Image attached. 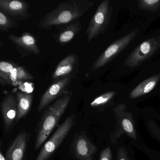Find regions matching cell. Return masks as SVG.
<instances>
[{
	"instance_id": "5b68a950",
	"label": "cell",
	"mask_w": 160,
	"mask_h": 160,
	"mask_svg": "<svg viewBox=\"0 0 160 160\" xmlns=\"http://www.w3.org/2000/svg\"><path fill=\"white\" fill-rule=\"evenodd\" d=\"M72 92H67L53 104L45 110L38 125L35 149L37 150L46 142L62 118L72 96Z\"/></svg>"
},
{
	"instance_id": "4fadbf2b",
	"label": "cell",
	"mask_w": 160,
	"mask_h": 160,
	"mask_svg": "<svg viewBox=\"0 0 160 160\" xmlns=\"http://www.w3.org/2000/svg\"><path fill=\"white\" fill-rule=\"evenodd\" d=\"M98 150L85 133L81 132L73 140L71 151L76 158L83 160L93 157Z\"/></svg>"
},
{
	"instance_id": "6da1fadb",
	"label": "cell",
	"mask_w": 160,
	"mask_h": 160,
	"mask_svg": "<svg viewBox=\"0 0 160 160\" xmlns=\"http://www.w3.org/2000/svg\"><path fill=\"white\" fill-rule=\"evenodd\" d=\"M122 62L125 74L138 71L160 54V27L146 33L126 51Z\"/></svg>"
},
{
	"instance_id": "277c9868",
	"label": "cell",
	"mask_w": 160,
	"mask_h": 160,
	"mask_svg": "<svg viewBox=\"0 0 160 160\" xmlns=\"http://www.w3.org/2000/svg\"><path fill=\"white\" fill-rule=\"evenodd\" d=\"M94 5V2L89 0H69L62 2L40 19L38 27L48 30L53 26L70 23L82 17Z\"/></svg>"
},
{
	"instance_id": "d4e9b609",
	"label": "cell",
	"mask_w": 160,
	"mask_h": 160,
	"mask_svg": "<svg viewBox=\"0 0 160 160\" xmlns=\"http://www.w3.org/2000/svg\"><path fill=\"white\" fill-rule=\"evenodd\" d=\"M0 160H7L5 157L3 156L1 152V147H0Z\"/></svg>"
},
{
	"instance_id": "5bb4252c",
	"label": "cell",
	"mask_w": 160,
	"mask_h": 160,
	"mask_svg": "<svg viewBox=\"0 0 160 160\" xmlns=\"http://www.w3.org/2000/svg\"><path fill=\"white\" fill-rule=\"evenodd\" d=\"M1 110L4 128L7 132L17 119L18 115V106L16 97L11 93L8 94L2 101Z\"/></svg>"
},
{
	"instance_id": "30bf717a",
	"label": "cell",
	"mask_w": 160,
	"mask_h": 160,
	"mask_svg": "<svg viewBox=\"0 0 160 160\" xmlns=\"http://www.w3.org/2000/svg\"><path fill=\"white\" fill-rule=\"evenodd\" d=\"M30 4L20 0H0V10L14 20H25L30 18Z\"/></svg>"
},
{
	"instance_id": "cb8c5ba5",
	"label": "cell",
	"mask_w": 160,
	"mask_h": 160,
	"mask_svg": "<svg viewBox=\"0 0 160 160\" xmlns=\"http://www.w3.org/2000/svg\"><path fill=\"white\" fill-rule=\"evenodd\" d=\"M117 160H127L126 158L125 151L123 149H120L118 153Z\"/></svg>"
},
{
	"instance_id": "8fae6325",
	"label": "cell",
	"mask_w": 160,
	"mask_h": 160,
	"mask_svg": "<svg viewBox=\"0 0 160 160\" xmlns=\"http://www.w3.org/2000/svg\"><path fill=\"white\" fill-rule=\"evenodd\" d=\"M71 76H67L52 84L42 95L37 109V111L41 112L56 99L63 95L67 92L66 89L71 82Z\"/></svg>"
},
{
	"instance_id": "9c48e42d",
	"label": "cell",
	"mask_w": 160,
	"mask_h": 160,
	"mask_svg": "<svg viewBox=\"0 0 160 160\" xmlns=\"http://www.w3.org/2000/svg\"><path fill=\"white\" fill-rule=\"evenodd\" d=\"M7 37L15 46L22 58L30 54H38L40 53V49L35 38L29 32H24L19 36L10 34Z\"/></svg>"
},
{
	"instance_id": "ba28073f",
	"label": "cell",
	"mask_w": 160,
	"mask_h": 160,
	"mask_svg": "<svg viewBox=\"0 0 160 160\" xmlns=\"http://www.w3.org/2000/svg\"><path fill=\"white\" fill-rule=\"evenodd\" d=\"M129 8L136 18L153 22L160 18V0H133Z\"/></svg>"
},
{
	"instance_id": "ac0fdd59",
	"label": "cell",
	"mask_w": 160,
	"mask_h": 160,
	"mask_svg": "<svg viewBox=\"0 0 160 160\" xmlns=\"http://www.w3.org/2000/svg\"><path fill=\"white\" fill-rule=\"evenodd\" d=\"M18 106V115L16 122L27 114L32 106L33 95L32 93L18 92L16 94Z\"/></svg>"
},
{
	"instance_id": "52a82bcc",
	"label": "cell",
	"mask_w": 160,
	"mask_h": 160,
	"mask_svg": "<svg viewBox=\"0 0 160 160\" xmlns=\"http://www.w3.org/2000/svg\"><path fill=\"white\" fill-rule=\"evenodd\" d=\"M76 116L72 114L59 126L52 136L46 142L36 160H48L63 142L75 124Z\"/></svg>"
},
{
	"instance_id": "83f0119b",
	"label": "cell",
	"mask_w": 160,
	"mask_h": 160,
	"mask_svg": "<svg viewBox=\"0 0 160 160\" xmlns=\"http://www.w3.org/2000/svg\"><path fill=\"white\" fill-rule=\"evenodd\" d=\"M3 45V43L2 41V40H1V39H0V47L1 46H2V45Z\"/></svg>"
},
{
	"instance_id": "44dd1931",
	"label": "cell",
	"mask_w": 160,
	"mask_h": 160,
	"mask_svg": "<svg viewBox=\"0 0 160 160\" xmlns=\"http://www.w3.org/2000/svg\"><path fill=\"white\" fill-rule=\"evenodd\" d=\"M116 91H110L97 97L90 103L92 108H98L106 105L115 96Z\"/></svg>"
},
{
	"instance_id": "484cf974",
	"label": "cell",
	"mask_w": 160,
	"mask_h": 160,
	"mask_svg": "<svg viewBox=\"0 0 160 160\" xmlns=\"http://www.w3.org/2000/svg\"><path fill=\"white\" fill-rule=\"evenodd\" d=\"M0 85H7V84L2 79H0Z\"/></svg>"
},
{
	"instance_id": "7a4b0ae2",
	"label": "cell",
	"mask_w": 160,
	"mask_h": 160,
	"mask_svg": "<svg viewBox=\"0 0 160 160\" xmlns=\"http://www.w3.org/2000/svg\"><path fill=\"white\" fill-rule=\"evenodd\" d=\"M153 22L135 18L130 23L125 33L109 46L93 63L91 70H98L119 54L128 50L146 33Z\"/></svg>"
},
{
	"instance_id": "d6986e66",
	"label": "cell",
	"mask_w": 160,
	"mask_h": 160,
	"mask_svg": "<svg viewBox=\"0 0 160 160\" xmlns=\"http://www.w3.org/2000/svg\"><path fill=\"white\" fill-rule=\"evenodd\" d=\"M34 77L23 66L18 65L13 70L9 78V85L16 86L24 82L33 80Z\"/></svg>"
},
{
	"instance_id": "ffe728a7",
	"label": "cell",
	"mask_w": 160,
	"mask_h": 160,
	"mask_svg": "<svg viewBox=\"0 0 160 160\" xmlns=\"http://www.w3.org/2000/svg\"><path fill=\"white\" fill-rule=\"evenodd\" d=\"M18 64L8 61L0 60V79L9 85V78Z\"/></svg>"
},
{
	"instance_id": "3957f363",
	"label": "cell",
	"mask_w": 160,
	"mask_h": 160,
	"mask_svg": "<svg viewBox=\"0 0 160 160\" xmlns=\"http://www.w3.org/2000/svg\"><path fill=\"white\" fill-rule=\"evenodd\" d=\"M129 86V99L141 100L160 95V58H157L138 70Z\"/></svg>"
},
{
	"instance_id": "603a6c76",
	"label": "cell",
	"mask_w": 160,
	"mask_h": 160,
	"mask_svg": "<svg viewBox=\"0 0 160 160\" xmlns=\"http://www.w3.org/2000/svg\"><path fill=\"white\" fill-rule=\"evenodd\" d=\"M98 160H112V152L111 147H108L101 151Z\"/></svg>"
},
{
	"instance_id": "8992f818",
	"label": "cell",
	"mask_w": 160,
	"mask_h": 160,
	"mask_svg": "<svg viewBox=\"0 0 160 160\" xmlns=\"http://www.w3.org/2000/svg\"><path fill=\"white\" fill-rule=\"evenodd\" d=\"M110 3L109 0L102 1L94 13L86 33L88 42L107 31L112 15L113 8Z\"/></svg>"
},
{
	"instance_id": "e0dca14e",
	"label": "cell",
	"mask_w": 160,
	"mask_h": 160,
	"mask_svg": "<svg viewBox=\"0 0 160 160\" xmlns=\"http://www.w3.org/2000/svg\"><path fill=\"white\" fill-rule=\"evenodd\" d=\"M82 25L79 21L68 25L60 30L55 37L57 42L61 45L67 44L79 34Z\"/></svg>"
},
{
	"instance_id": "7c38bea8",
	"label": "cell",
	"mask_w": 160,
	"mask_h": 160,
	"mask_svg": "<svg viewBox=\"0 0 160 160\" xmlns=\"http://www.w3.org/2000/svg\"><path fill=\"white\" fill-rule=\"evenodd\" d=\"M126 108V105L121 103L112 109L117 123L115 130L111 133L110 136L111 142L113 143L116 142L117 139L121 135L122 132H125L130 135L133 134V125L128 117V114L125 111Z\"/></svg>"
},
{
	"instance_id": "4316f807",
	"label": "cell",
	"mask_w": 160,
	"mask_h": 160,
	"mask_svg": "<svg viewBox=\"0 0 160 160\" xmlns=\"http://www.w3.org/2000/svg\"><path fill=\"white\" fill-rule=\"evenodd\" d=\"M93 157H90L86 159L83 160H93Z\"/></svg>"
},
{
	"instance_id": "7402d4cb",
	"label": "cell",
	"mask_w": 160,
	"mask_h": 160,
	"mask_svg": "<svg viewBox=\"0 0 160 160\" xmlns=\"http://www.w3.org/2000/svg\"><path fill=\"white\" fill-rule=\"evenodd\" d=\"M18 25L16 21L11 19L0 10V31L8 33L9 30L16 28Z\"/></svg>"
},
{
	"instance_id": "2e32d148",
	"label": "cell",
	"mask_w": 160,
	"mask_h": 160,
	"mask_svg": "<svg viewBox=\"0 0 160 160\" xmlns=\"http://www.w3.org/2000/svg\"><path fill=\"white\" fill-rule=\"evenodd\" d=\"M78 61V56L75 54H70L65 57L56 67L52 74V79L57 80L70 76L77 65Z\"/></svg>"
},
{
	"instance_id": "9a60e30c",
	"label": "cell",
	"mask_w": 160,
	"mask_h": 160,
	"mask_svg": "<svg viewBox=\"0 0 160 160\" xmlns=\"http://www.w3.org/2000/svg\"><path fill=\"white\" fill-rule=\"evenodd\" d=\"M28 138L27 133L24 131L17 135L7 152V160H24Z\"/></svg>"
}]
</instances>
